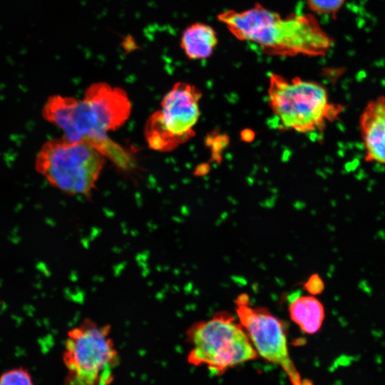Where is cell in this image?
<instances>
[{
    "label": "cell",
    "mask_w": 385,
    "mask_h": 385,
    "mask_svg": "<svg viewBox=\"0 0 385 385\" xmlns=\"http://www.w3.org/2000/svg\"><path fill=\"white\" fill-rule=\"evenodd\" d=\"M94 106L103 129L108 133L122 126L131 113V103L125 91L105 82L91 84L84 96Z\"/></svg>",
    "instance_id": "9"
},
{
    "label": "cell",
    "mask_w": 385,
    "mask_h": 385,
    "mask_svg": "<svg viewBox=\"0 0 385 385\" xmlns=\"http://www.w3.org/2000/svg\"><path fill=\"white\" fill-rule=\"evenodd\" d=\"M241 137L245 141H251L255 137V133L252 130L246 129L242 132Z\"/></svg>",
    "instance_id": "15"
},
{
    "label": "cell",
    "mask_w": 385,
    "mask_h": 385,
    "mask_svg": "<svg viewBox=\"0 0 385 385\" xmlns=\"http://www.w3.org/2000/svg\"><path fill=\"white\" fill-rule=\"evenodd\" d=\"M309 9L319 15L335 16L346 0H305Z\"/></svg>",
    "instance_id": "13"
},
{
    "label": "cell",
    "mask_w": 385,
    "mask_h": 385,
    "mask_svg": "<svg viewBox=\"0 0 385 385\" xmlns=\"http://www.w3.org/2000/svg\"><path fill=\"white\" fill-rule=\"evenodd\" d=\"M291 319L307 334H314L321 328L324 317L323 304L312 296H298L289 305Z\"/></svg>",
    "instance_id": "12"
},
{
    "label": "cell",
    "mask_w": 385,
    "mask_h": 385,
    "mask_svg": "<svg viewBox=\"0 0 385 385\" xmlns=\"http://www.w3.org/2000/svg\"><path fill=\"white\" fill-rule=\"evenodd\" d=\"M235 303L240 323L257 354L279 366L293 384H302L300 374L289 356L281 322L264 308L250 307L247 294H240Z\"/></svg>",
    "instance_id": "6"
},
{
    "label": "cell",
    "mask_w": 385,
    "mask_h": 385,
    "mask_svg": "<svg viewBox=\"0 0 385 385\" xmlns=\"http://www.w3.org/2000/svg\"><path fill=\"white\" fill-rule=\"evenodd\" d=\"M63 361L67 369V384H111L120 356L111 325L87 318L70 329L65 342Z\"/></svg>",
    "instance_id": "4"
},
{
    "label": "cell",
    "mask_w": 385,
    "mask_h": 385,
    "mask_svg": "<svg viewBox=\"0 0 385 385\" xmlns=\"http://www.w3.org/2000/svg\"><path fill=\"white\" fill-rule=\"evenodd\" d=\"M105 157L90 141L52 138L41 147L35 168L53 188L69 195H89L103 169Z\"/></svg>",
    "instance_id": "5"
},
{
    "label": "cell",
    "mask_w": 385,
    "mask_h": 385,
    "mask_svg": "<svg viewBox=\"0 0 385 385\" xmlns=\"http://www.w3.org/2000/svg\"><path fill=\"white\" fill-rule=\"evenodd\" d=\"M267 88L268 103L280 128L321 131L342 112V106L331 103L326 88L314 81L271 73Z\"/></svg>",
    "instance_id": "2"
},
{
    "label": "cell",
    "mask_w": 385,
    "mask_h": 385,
    "mask_svg": "<svg viewBox=\"0 0 385 385\" xmlns=\"http://www.w3.org/2000/svg\"><path fill=\"white\" fill-rule=\"evenodd\" d=\"M33 384L31 374L24 367L9 369L0 376V385H31Z\"/></svg>",
    "instance_id": "14"
},
{
    "label": "cell",
    "mask_w": 385,
    "mask_h": 385,
    "mask_svg": "<svg viewBox=\"0 0 385 385\" xmlns=\"http://www.w3.org/2000/svg\"><path fill=\"white\" fill-rule=\"evenodd\" d=\"M218 43L216 31L210 25L195 22L183 31L180 46L190 60H204L212 56Z\"/></svg>",
    "instance_id": "11"
},
{
    "label": "cell",
    "mask_w": 385,
    "mask_h": 385,
    "mask_svg": "<svg viewBox=\"0 0 385 385\" xmlns=\"http://www.w3.org/2000/svg\"><path fill=\"white\" fill-rule=\"evenodd\" d=\"M42 116L63 133L69 141H90L99 148L108 143L92 104L86 98L53 95L42 108Z\"/></svg>",
    "instance_id": "7"
},
{
    "label": "cell",
    "mask_w": 385,
    "mask_h": 385,
    "mask_svg": "<svg viewBox=\"0 0 385 385\" xmlns=\"http://www.w3.org/2000/svg\"><path fill=\"white\" fill-rule=\"evenodd\" d=\"M364 160L385 166V96L369 100L359 118Z\"/></svg>",
    "instance_id": "10"
},
{
    "label": "cell",
    "mask_w": 385,
    "mask_h": 385,
    "mask_svg": "<svg viewBox=\"0 0 385 385\" xmlns=\"http://www.w3.org/2000/svg\"><path fill=\"white\" fill-rule=\"evenodd\" d=\"M201 97L200 90L195 85L177 82L164 96L160 109L154 114L166 130L184 143L195 134Z\"/></svg>",
    "instance_id": "8"
},
{
    "label": "cell",
    "mask_w": 385,
    "mask_h": 385,
    "mask_svg": "<svg viewBox=\"0 0 385 385\" xmlns=\"http://www.w3.org/2000/svg\"><path fill=\"white\" fill-rule=\"evenodd\" d=\"M185 339L190 346L188 363L205 366L215 375L258 355L240 323L226 312L193 323L185 332Z\"/></svg>",
    "instance_id": "3"
},
{
    "label": "cell",
    "mask_w": 385,
    "mask_h": 385,
    "mask_svg": "<svg viewBox=\"0 0 385 385\" xmlns=\"http://www.w3.org/2000/svg\"><path fill=\"white\" fill-rule=\"evenodd\" d=\"M217 19L235 38L254 43L270 56H322L334 43L311 14L292 13L283 17L256 3L242 11H224Z\"/></svg>",
    "instance_id": "1"
}]
</instances>
